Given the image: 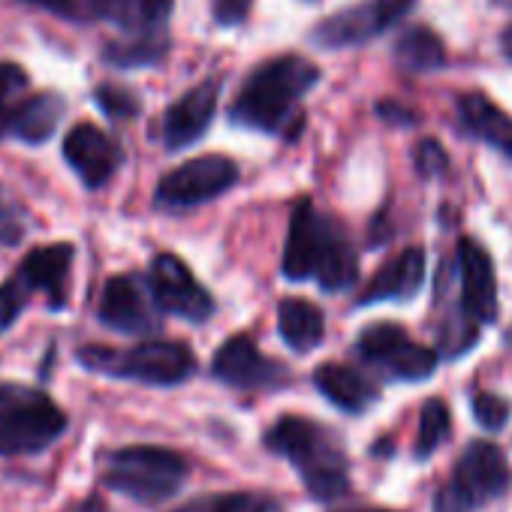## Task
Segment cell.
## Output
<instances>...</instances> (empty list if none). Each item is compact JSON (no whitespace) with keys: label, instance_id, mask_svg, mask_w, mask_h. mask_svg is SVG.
<instances>
[{"label":"cell","instance_id":"d6a6232c","mask_svg":"<svg viewBox=\"0 0 512 512\" xmlns=\"http://www.w3.org/2000/svg\"><path fill=\"white\" fill-rule=\"evenodd\" d=\"M208 512H281V506L260 494H223L211 497Z\"/></svg>","mask_w":512,"mask_h":512},{"label":"cell","instance_id":"ba28073f","mask_svg":"<svg viewBox=\"0 0 512 512\" xmlns=\"http://www.w3.org/2000/svg\"><path fill=\"white\" fill-rule=\"evenodd\" d=\"M67 431V413L43 392L0 404V455H37Z\"/></svg>","mask_w":512,"mask_h":512},{"label":"cell","instance_id":"d4e9b609","mask_svg":"<svg viewBox=\"0 0 512 512\" xmlns=\"http://www.w3.org/2000/svg\"><path fill=\"white\" fill-rule=\"evenodd\" d=\"M169 52V37L166 31L160 34H130L127 40L109 43L103 52V61L109 67L118 70H130V67H154L166 58Z\"/></svg>","mask_w":512,"mask_h":512},{"label":"cell","instance_id":"ab89813d","mask_svg":"<svg viewBox=\"0 0 512 512\" xmlns=\"http://www.w3.org/2000/svg\"><path fill=\"white\" fill-rule=\"evenodd\" d=\"M494 7H512V0H494Z\"/></svg>","mask_w":512,"mask_h":512},{"label":"cell","instance_id":"7a4b0ae2","mask_svg":"<svg viewBox=\"0 0 512 512\" xmlns=\"http://www.w3.org/2000/svg\"><path fill=\"white\" fill-rule=\"evenodd\" d=\"M320 82V67L302 55H281L256 67L241 85L229 121L260 133H287L305 94Z\"/></svg>","mask_w":512,"mask_h":512},{"label":"cell","instance_id":"83f0119b","mask_svg":"<svg viewBox=\"0 0 512 512\" xmlns=\"http://www.w3.org/2000/svg\"><path fill=\"white\" fill-rule=\"evenodd\" d=\"M28 235V211L25 205L7 190L0 187V244L16 247Z\"/></svg>","mask_w":512,"mask_h":512},{"label":"cell","instance_id":"f35d334b","mask_svg":"<svg viewBox=\"0 0 512 512\" xmlns=\"http://www.w3.org/2000/svg\"><path fill=\"white\" fill-rule=\"evenodd\" d=\"M347 512H395V509H374V506H368V509H347Z\"/></svg>","mask_w":512,"mask_h":512},{"label":"cell","instance_id":"8d00e7d4","mask_svg":"<svg viewBox=\"0 0 512 512\" xmlns=\"http://www.w3.org/2000/svg\"><path fill=\"white\" fill-rule=\"evenodd\" d=\"M208 506H211V497L193 500V503H187V506H181V509H175V512H208Z\"/></svg>","mask_w":512,"mask_h":512},{"label":"cell","instance_id":"e575fe53","mask_svg":"<svg viewBox=\"0 0 512 512\" xmlns=\"http://www.w3.org/2000/svg\"><path fill=\"white\" fill-rule=\"evenodd\" d=\"M377 115H380L386 124H395V127H413V124H416V112L404 109V106L395 103V100H380V103H377Z\"/></svg>","mask_w":512,"mask_h":512},{"label":"cell","instance_id":"30bf717a","mask_svg":"<svg viewBox=\"0 0 512 512\" xmlns=\"http://www.w3.org/2000/svg\"><path fill=\"white\" fill-rule=\"evenodd\" d=\"M238 184V166L235 160L223 154H205L196 157L178 169H172L154 190V205L163 211H184L205 205L226 190Z\"/></svg>","mask_w":512,"mask_h":512},{"label":"cell","instance_id":"3957f363","mask_svg":"<svg viewBox=\"0 0 512 512\" xmlns=\"http://www.w3.org/2000/svg\"><path fill=\"white\" fill-rule=\"evenodd\" d=\"M263 446L287 458L314 500H338L350 491V461L344 443L326 425L308 416H281L263 437Z\"/></svg>","mask_w":512,"mask_h":512},{"label":"cell","instance_id":"5bb4252c","mask_svg":"<svg viewBox=\"0 0 512 512\" xmlns=\"http://www.w3.org/2000/svg\"><path fill=\"white\" fill-rule=\"evenodd\" d=\"M97 320L118 335H151L160 329L151 290L136 275H115L106 281L97 305Z\"/></svg>","mask_w":512,"mask_h":512},{"label":"cell","instance_id":"f546056e","mask_svg":"<svg viewBox=\"0 0 512 512\" xmlns=\"http://www.w3.org/2000/svg\"><path fill=\"white\" fill-rule=\"evenodd\" d=\"M413 166L425 181L446 178L449 175V154L437 139H422L413 151Z\"/></svg>","mask_w":512,"mask_h":512},{"label":"cell","instance_id":"4316f807","mask_svg":"<svg viewBox=\"0 0 512 512\" xmlns=\"http://www.w3.org/2000/svg\"><path fill=\"white\" fill-rule=\"evenodd\" d=\"M28 85H31V76L19 64L0 61V139H4L7 118L13 115L19 100L28 94Z\"/></svg>","mask_w":512,"mask_h":512},{"label":"cell","instance_id":"ffe728a7","mask_svg":"<svg viewBox=\"0 0 512 512\" xmlns=\"http://www.w3.org/2000/svg\"><path fill=\"white\" fill-rule=\"evenodd\" d=\"M67 115V103L61 94H31L22 97L13 115L7 118L4 139H19L25 145H43L55 136L58 124Z\"/></svg>","mask_w":512,"mask_h":512},{"label":"cell","instance_id":"5b68a950","mask_svg":"<svg viewBox=\"0 0 512 512\" xmlns=\"http://www.w3.org/2000/svg\"><path fill=\"white\" fill-rule=\"evenodd\" d=\"M79 365L118 377V380H136L145 386H181L196 374V356L181 341H145L133 350H112V347H82L76 353Z\"/></svg>","mask_w":512,"mask_h":512},{"label":"cell","instance_id":"1f68e13d","mask_svg":"<svg viewBox=\"0 0 512 512\" xmlns=\"http://www.w3.org/2000/svg\"><path fill=\"white\" fill-rule=\"evenodd\" d=\"M28 299H31V293L25 290V284L19 278L0 284V332H7L22 317Z\"/></svg>","mask_w":512,"mask_h":512},{"label":"cell","instance_id":"d6986e66","mask_svg":"<svg viewBox=\"0 0 512 512\" xmlns=\"http://www.w3.org/2000/svg\"><path fill=\"white\" fill-rule=\"evenodd\" d=\"M314 386L320 389V395L326 401H332L338 410H344L350 416H362L365 410H371L380 401L377 383H371L353 365H341V362L320 365L314 371Z\"/></svg>","mask_w":512,"mask_h":512},{"label":"cell","instance_id":"e0dca14e","mask_svg":"<svg viewBox=\"0 0 512 512\" xmlns=\"http://www.w3.org/2000/svg\"><path fill=\"white\" fill-rule=\"evenodd\" d=\"M73 260H76V247L70 241L37 247L22 260L16 278L25 284L28 293H37V290L46 293L49 308L61 311L67 305V278H70Z\"/></svg>","mask_w":512,"mask_h":512},{"label":"cell","instance_id":"7402d4cb","mask_svg":"<svg viewBox=\"0 0 512 512\" xmlns=\"http://www.w3.org/2000/svg\"><path fill=\"white\" fill-rule=\"evenodd\" d=\"M91 10L127 34H160L172 16V0H91Z\"/></svg>","mask_w":512,"mask_h":512},{"label":"cell","instance_id":"277c9868","mask_svg":"<svg viewBox=\"0 0 512 512\" xmlns=\"http://www.w3.org/2000/svg\"><path fill=\"white\" fill-rule=\"evenodd\" d=\"M106 488L142 503L157 506L181 491L190 464L181 452L166 446H121L97 458Z\"/></svg>","mask_w":512,"mask_h":512},{"label":"cell","instance_id":"44dd1931","mask_svg":"<svg viewBox=\"0 0 512 512\" xmlns=\"http://www.w3.org/2000/svg\"><path fill=\"white\" fill-rule=\"evenodd\" d=\"M458 127L488 148L512 160V118L497 109L485 94H461L458 100Z\"/></svg>","mask_w":512,"mask_h":512},{"label":"cell","instance_id":"ac0fdd59","mask_svg":"<svg viewBox=\"0 0 512 512\" xmlns=\"http://www.w3.org/2000/svg\"><path fill=\"white\" fill-rule=\"evenodd\" d=\"M425 250L422 247H407L395 260H389L365 287V293L356 299L359 308L377 305V302H410L419 296L425 287Z\"/></svg>","mask_w":512,"mask_h":512},{"label":"cell","instance_id":"603a6c76","mask_svg":"<svg viewBox=\"0 0 512 512\" xmlns=\"http://www.w3.org/2000/svg\"><path fill=\"white\" fill-rule=\"evenodd\" d=\"M392 58H395V67L404 70L407 76H428L449 64L443 40L431 28H422V25L401 31V37L395 40Z\"/></svg>","mask_w":512,"mask_h":512},{"label":"cell","instance_id":"9c48e42d","mask_svg":"<svg viewBox=\"0 0 512 512\" xmlns=\"http://www.w3.org/2000/svg\"><path fill=\"white\" fill-rule=\"evenodd\" d=\"M416 0H362L356 7H347L329 19H323L311 31V46L323 52H341L371 43L374 37L395 28Z\"/></svg>","mask_w":512,"mask_h":512},{"label":"cell","instance_id":"52a82bcc","mask_svg":"<svg viewBox=\"0 0 512 512\" xmlns=\"http://www.w3.org/2000/svg\"><path fill=\"white\" fill-rule=\"evenodd\" d=\"M356 356L365 365H371L380 377L395 383H422L440 365L437 350L413 341L407 329L395 323L365 326L356 338Z\"/></svg>","mask_w":512,"mask_h":512},{"label":"cell","instance_id":"4dcf8cb0","mask_svg":"<svg viewBox=\"0 0 512 512\" xmlns=\"http://www.w3.org/2000/svg\"><path fill=\"white\" fill-rule=\"evenodd\" d=\"M94 103L109 115V118H133L139 115V100L133 91L121 88V85H100L94 91Z\"/></svg>","mask_w":512,"mask_h":512},{"label":"cell","instance_id":"8992f818","mask_svg":"<svg viewBox=\"0 0 512 512\" xmlns=\"http://www.w3.org/2000/svg\"><path fill=\"white\" fill-rule=\"evenodd\" d=\"M512 485V467L500 446L473 440L455 461L449 485L434 497V512H476L500 500Z\"/></svg>","mask_w":512,"mask_h":512},{"label":"cell","instance_id":"9a60e30c","mask_svg":"<svg viewBox=\"0 0 512 512\" xmlns=\"http://www.w3.org/2000/svg\"><path fill=\"white\" fill-rule=\"evenodd\" d=\"M220 91H223L220 79H205L163 112L160 136L169 151H184L208 133L211 121L217 115Z\"/></svg>","mask_w":512,"mask_h":512},{"label":"cell","instance_id":"484cf974","mask_svg":"<svg viewBox=\"0 0 512 512\" xmlns=\"http://www.w3.org/2000/svg\"><path fill=\"white\" fill-rule=\"evenodd\" d=\"M452 431V416L449 407L440 398H428L419 413V434H416V458L425 461L431 458L449 437Z\"/></svg>","mask_w":512,"mask_h":512},{"label":"cell","instance_id":"836d02e7","mask_svg":"<svg viewBox=\"0 0 512 512\" xmlns=\"http://www.w3.org/2000/svg\"><path fill=\"white\" fill-rule=\"evenodd\" d=\"M253 0H211V16L220 28H235L250 16Z\"/></svg>","mask_w":512,"mask_h":512},{"label":"cell","instance_id":"2e32d148","mask_svg":"<svg viewBox=\"0 0 512 512\" xmlns=\"http://www.w3.org/2000/svg\"><path fill=\"white\" fill-rule=\"evenodd\" d=\"M64 160L82 178L85 187L97 190V187L109 184L112 175L121 169L124 151L109 133H103L100 127L82 121L64 139Z\"/></svg>","mask_w":512,"mask_h":512},{"label":"cell","instance_id":"d590c367","mask_svg":"<svg viewBox=\"0 0 512 512\" xmlns=\"http://www.w3.org/2000/svg\"><path fill=\"white\" fill-rule=\"evenodd\" d=\"M25 4L49 10V13L61 16V19H79V0H25Z\"/></svg>","mask_w":512,"mask_h":512},{"label":"cell","instance_id":"4fadbf2b","mask_svg":"<svg viewBox=\"0 0 512 512\" xmlns=\"http://www.w3.org/2000/svg\"><path fill=\"white\" fill-rule=\"evenodd\" d=\"M211 374L241 392H266V389H281L290 383V371L275 362L266 359L260 353V347L253 344V338L247 335H232L211 362Z\"/></svg>","mask_w":512,"mask_h":512},{"label":"cell","instance_id":"8fae6325","mask_svg":"<svg viewBox=\"0 0 512 512\" xmlns=\"http://www.w3.org/2000/svg\"><path fill=\"white\" fill-rule=\"evenodd\" d=\"M148 290L160 311L187 320V323H208L214 314L211 293L190 275L184 260L175 253H157L148 269Z\"/></svg>","mask_w":512,"mask_h":512},{"label":"cell","instance_id":"74e56055","mask_svg":"<svg viewBox=\"0 0 512 512\" xmlns=\"http://www.w3.org/2000/svg\"><path fill=\"white\" fill-rule=\"evenodd\" d=\"M500 49H503V55L512 61V25L500 34Z\"/></svg>","mask_w":512,"mask_h":512},{"label":"cell","instance_id":"cb8c5ba5","mask_svg":"<svg viewBox=\"0 0 512 512\" xmlns=\"http://www.w3.org/2000/svg\"><path fill=\"white\" fill-rule=\"evenodd\" d=\"M278 332L293 353H311L326 338V317L305 299H284L278 305Z\"/></svg>","mask_w":512,"mask_h":512},{"label":"cell","instance_id":"6da1fadb","mask_svg":"<svg viewBox=\"0 0 512 512\" xmlns=\"http://www.w3.org/2000/svg\"><path fill=\"white\" fill-rule=\"evenodd\" d=\"M284 278L293 284L317 281L323 293H347L359 281V256L347 229L308 199L290 217Z\"/></svg>","mask_w":512,"mask_h":512},{"label":"cell","instance_id":"f1b7e54d","mask_svg":"<svg viewBox=\"0 0 512 512\" xmlns=\"http://www.w3.org/2000/svg\"><path fill=\"white\" fill-rule=\"evenodd\" d=\"M470 413H473V419H476L485 431H500V428H506V422H509V416H512V404H509L506 398L494 395V392L476 389V392L470 395Z\"/></svg>","mask_w":512,"mask_h":512},{"label":"cell","instance_id":"7c38bea8","mask_svg":"<svg viewBox=\"0 0 512 512\" xmlns=\"http://www.w3.org/2000/svg\"><path fill=\"white\" fill-rule=\"evenodd\" d=\"M455 269H458V308L476 326L497 323L500 302H497V278L491 253L473 241L461 238L455 247Z\"/></svg>","mask_w":512,"mask_h":512}]
</instances>
